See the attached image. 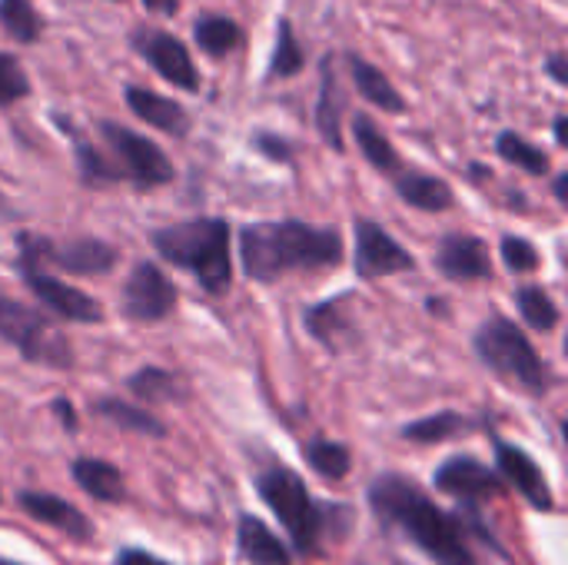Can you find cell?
Segmentation results:
<instances>
[{
  "label": "cell",
  "instance_id": "2",
  "mask_svg": "<svg viewBox=\"0 0 568 565\" xmlns=\"http://www.w3.org/2000/svg\"><path fill=\"white\" fill-rule=\"evenodd\" d=\"M240 260L250 280L273 283L296 270L336 266L343 260V236L333 226H310L300 220L253 223L240 233Z\"/></svg>",
  "mask_w": 568,
  "mask_h": 565
},
{
  "label": "cell",
  "instance_id": "38",
  "mask_svg": "<svg viewBox=\"0 0 568 565\" xmlns=\"http://www.w3.org/2000/svg\"><path fill=\"white\" fill-rule=\"evenodd\" d=\"M546 73H549L559 87H568V57L562 50H556V53L546 57Z\"/></svg>",
  "mask_w": 568,
  "mask_h": 565
},
{
  "label": "cell",
  "instance_id": "22",
  "mask_svg": "<svg viewBox=\"0 0 568 565\" xmlns=\"http://www.w3.org/2000/svg\"><path fill=\"white\" fill-rule=\"evenodd\" d=\"M353 137H356V147L363 150V157L379 170V173H389V176H396V173H403L406 167H403V160H399V153H396V147H393V140L376 127V120L369 117V113H353Z\"/></svg>",
  "mask_w": 568,
  "mask_h": 565
},
{
  "label": "cell",
  "instance_id": "34",
  "mask_svg": "<svg viewBox=\"0 0 568 565\" xmlns=\"http://www.w3.org/2000/svg\"><path fill=\"white\" fill-rule=\"evenodd\" d=\"M343 310H346V296L306 310V326H310V333H313L316 340H323V343H336V333L349 323V320L343 316Z\"/></svg>",
  "mask_w": 568,
  "mask_h": 565
},
{
  "label": "cell",
  "instance_id": "19",
  "mask_svg": "<svg viewBox=\"0 0 568 565\" xmlns=\"http://www.w3.org/2000/svg\"><path fill=\"white\" fill-rule=\"evenodd\" d=\"M126 107L143 123H150V127H156V130H163L170 137H186L190 133V113L176 100H170V97H163V93H156L150 87H126Z\"/></svg>",
  "mask_w": 568,
  "mask_h": 565
},
{
  "label": "cell",
  "instance_id": "17",
  "mask_svg": "<svg viewBox=\"0 0 568 565\" xmlns=\"http://www.w3.org/2000/svg\"><path fill=\"white\" fill-rule=\"evenodd\" d=\"M343 113H346V93L339 87V73L333 63V53L320 60V100H316V130L323 143H329L336 153H343Z\"/></svg>",
  "mask_w": 568,
  "mask_h": 565
},
{
  "label": "cell",
  "instance_id": "23",
  "mask_svg": "<svg viewBox=\"0 0 568 565\" xmlns=\"http://www.w3.org/2000/svg\"><path fill=\"white\" fill-rule=\"evenodd\" d=\"M70 473L90 500H97V503H120L123 500V476L116 466L93 460V456H80V460H73Z\"/></svg>",
  "mask_w": 568,
  "mask_h": 565
},
{
  "label": "cell",
  "instance_id": "8",
  "mask_svg": "<svg viewBox=\"0 0 568 565\" xmlns=\"http://www.w3.org/2000/svg\"><path fill=\"white\" fill-rule=\"evenodd\" d=\"M97 130L106 140V147L113 153V167L120 170L123 180H133L143 190H153V186H163L173 180V163L150 137L136 133L123 123H113V120H100Z\"/></svg>",
  "mask_w": 568,
  "mask_h": 565
},
{
  "label": "cell",
  "instance_id": "16",
  "mask_svg": "<svg viewBox=\"0 0 568 565\" xmlns=\"http://www.w3.org/2000/svg\"><path fill=\"white\" fill-rule=\"evenodd\" d=\"M20 509L30 519L43 523L50 529H60L63 536H70L77 543H90L93 539V523L77 506H70L60 496H50V493H20Z\"/></svg>",
  "mask_w": 568,
  "mask_h": 565
},
{
  "label": "cell",
  "instance_id": "11",
  "mask_svg": "<svg viewBox=\"0 0 568 565\" xmlns=\"http://www.w3.org/2000/svg\"><path fill=\"white\" fill-rule=\"evenodd\" d=\"M133 50L163 77L170 80L173 87L186 90V93H196L200 90V73H196V63L186 50V43L166 30H153V27H140L133 30Z\"/></svg>",
  "mask_w": 568,
  "mask_h": 565
},
{
  "label": "cell",
  "instance_id": "21",
  "mask_svg": "<svg viewBox=\"0 0 568 565\" xmlns=\"http://www.w3.org/2000/svg\"><path fill=\"white\" fill-rule=\"evenodd\" d=\"M236 546L240 556L253 565H293L290 549L283 546L280 536H273V529L266 523H260L256 516H240L236 526Z\"/></svg>",
  "mask_w": 568,
  "mask_h": 565
},
{
  "label": "cell",
  "instance_id": "24",
  "mask_svg": "<svg viewBox=\"0 0 568 565\" xmlns=\"http://www.w3.org/2000/svg\"><path fill=\"white\" fill-rule=\"evenodd\" d=\"M193 40L206 57H230L243 47V27L223 13H203L193 23Z\"/></svg>",
  "mask_w": 568,
  "mask_h": 565
},
{
  "label": "cell",
  "instance_id": "7",
  "mask_svg": "<svg viewBox=\"0 0 568 565\" xmlns=\"http://www.w3.org/2000/svg\"><path fill=\"white\" fill-rule=\"evenodd\" d=\"M17 243H20V266H33V270L57 266L73 276H103L116 266V250L93 236L53 243L47 236L20 233Z\"/></svg>",
  "mask_w": 568,
  "mask_h": 565
},
{
  "label": "cell",
  "instance_id": "13",
  "mask_svg": "<svg viewBox=\"0 0 568 565\" xmlns=\"http://www.w3.org/2000/svg\"><path fill=\"white\" fill-rule=\"evenodd\" d=\"M433 483H436V490L456 496L466 509H473L476 503L493 500V496L503 493L499 473H493L489 466H483V463L473 460V456H453V460H446V463L436 470Z\"/></svg>",
  "mask_w": 568,
  "mask_h": 565
},
{
  "label": "cell",
  "instance_id": "42",
  "mask_svg": "<svg viewBox=\"0 0 568 565\" xmlns=\"http://www.w3.org/2000/svg\"><path fill=\"white\" fill-rule=\"evenodd\" d=\"M568 120H566V113H559V117H556V123H552V130H556V143H559V147H566L568 143V127H566Z\"/></svg>",
  "mask_w": 568,
  "mask_h": 565
},
{
  "label": "cell",
  "instance_id": "15",
  "mask_svg": "<svg viewBox=\"0 0 568 565\" xmlns=\"http://www.w3.org/2000/svg\"><path fill=\"white\" fill-rule=\"evenodd\" d=\"M496 463H499V480L516 486L529 500L532 509H539V513H552L556 509V496L549 493V483H546L542 470L532 463V456H526L519 446L496 443Z\"/></svg>",
  "mask_w": 568,
  "mask_h": 565
},
{
  "label": "cell",
  "instance_id": "10",
  "mask_svg": "<svg viewBox=\"0 0 568 565\" xmlns=\"http://www.w3.org/2000/svg\"><path fill=\"white\" fill-rule=\"evenodd\" d=\"M353 236H356V253H353V266L363 280H383V276H396V273H409L416 270V256L409 250H403L389 230H383L373 220H356L353 223Z\"/></svg>",
  "mask_w": 568,
  "mask_h": 565
},
{
  "label": "cell",
  "instance_id": "6",
  "mask_svg": "<svg viewBox=\"0 0 568 565\" xmlns=\"http://www.w3.org/2000/svg\"><path fill=\"white\" fill-rule=\"evenodd\" d=\"M0 340L17 346V353L37 366L63 370L73 363L70 340L43 313H37L10 296H0Z\"/></svg>",
  "mask_w": 568,
  "mask_h": 565
},
{
  "label": "cell",
  "instance_id": "44",
  "mask_svg": "<svg viewBox=\"0 0 568 565\" xmlns=\"http://www.w3.org/2000/svg\"><path fill=\"white\" fill-rule=\"evenodd\" d=\"M0 565H17V563H3V559H0Z\"/></svg>",
  "mask_w": 568,
  "mask_h": 565
},
{
  "label": "cell",
  "instance_id": "26",
  "mask_svg": "<svg viewBox=\"0 0 568 565\" xmlns=\"http://www.w3.org/2000/svg\"><path fill=\"white\" fill-rule=\"evenodd\" d=\"M303 67H306L303 43L296 40L293 23L283 17V20L276 23V47H273V57H270V80H290V77H296Z\"/></svg>",
  "mask_w": 568,
  "mask_h": 565
},
{
  "label": "cell",
  "instance_id": "40",
  "mask_svg": "<svg viewBox=\"0 0 568 565\" xmlns=\"http://www.w3.org/2000/svg\"><path fill=\"white\" fill-rule=\"evenodd\" d=\"M150 13H166V17H173L176 10H180V0H140Z\"/></svg>",
  "mask_w": 568,
  "mask_h": 565
},
{
  "label": "cell",
  "instance_id": "29",
  "mask_svg": "<svg viewBox=\"0 0 568 565\" xmlns=\"http://www.w3.org/2000/svg\"><path fill=\"white\" fill-rule=\"evenodd\" d=\"M0 23L17 43H37L43 33V17L30 0H0Z\"/></svg>",
  "mask_w": 568,
  "mask_h": 565
},
{
  "label": "cell",
  "instance_id": "36",
  "mask_svg": "<svg viewBox=\"0 0 568 565\" xmlns=\"http://www.w3.org/2000/svg\"><path fill=\"white\" fill-rule=\"evenodd\" d=\"M499 253H503V263L513 273H532L539 266V250L529 240H523V236H503Z\"/></svg>",
  "mask_w": 568,
  "mask_h": 565
},
{
  "label": "cell",
  "instance_id": "30",
  "mask_svg": "<svg viewBox=\"0 0 568 565\" xmlns=\"http://www.w3.org/2000/svg\"><path fill=\"white\" fill-rule=\"evenodd\" d=\"M516 306L523 313V320L532 326V330H556L559 326V306L552 303V296L542 290V286H519L516 290Z\"/></svg>",
  "mask_w": 568,
  "mask_h": 565
},
{
  "label": "cell",
  "instance_id": "12",
  "mask_svg": "<svg viewBox=\"0 0 568 565\" xmlns=\"http://www.w3.org/2000/svg\"><path fill=\"white\" fill-rule=\"evenodd\" d=\"M20 276L30 286V293L47 310H53L57 316L73 320V323H100L103 320V306L93 296H87L83 290L70 286V283H63V280H57V276H50L43 270H33V266H20Z\"/></svg>",
  "mask_w": 568,
  "mask_h": 565
},
{
  "label": "cell",
  "instance_id": "1",
  "mask_svg": "<svg viewBox=\"0 0 568 565\" xmlns=\"http://www.w3.org/2000/svg\"><path fill=\"white\" fill-rule=\"evenodd\" d=\"M369 509L386 529L406 533L436 565H479L466 543V523L443 513L413 480L389 473L369 486Z\"/></svg>",
  "mask_w": 568,
  "mask_h": 565
},
{
  "label": "cell",
  "instance_id": "4",
  "mask_svg": "<svg viewBox=\"0 0 568 565\" xmlns=\"http://www.w3.org/2000/svg\"><path fill=\"white\" fill-rule=\"evenodd\" d=\"M476 356L483 366H489L496 376L529 390V393H546L552 386V370L539 360L536 346L529 336L506 316L486 320L476 336H473Z\"/></svg>",
  "mask_w": 568,
  "mask_h": 565
},
{
  "label": "cell",
  "instance_id": "32",
  "mask_svg": "<svg viewBox=\"0 0 568 565\" xmlns=\"http://www.w3.org/2000/svg\"><path fill=\"white\" fill-rule=\"evenodd\" d=\"M306 463L323 476V480H343L353 466V456L343 443H329V440H313L306 446Z\"/></svg>",
  "mask_w": 568,
  "mask_h": 565
},
{
  "label": "cell",
  "instance_id": "41",
  "mask_svg": "<svg viewBox=\"0 0 568 565\" xmlns=\"http://www.w3.org/2000/svg\"><path fill=\"white\" fill-rule=\"evenodd\" d=\"M53 413H57L60 420H67V430H77V416H73V410H70L67 400H53Z\"/></svg>",
  "mask_w": 568,
  "mask_h": 565
},
{
  "label": "cell",
  "instance_id": "31",
  "mask_svg": "<svg viewBox=\"0 0 568 565\" xmlns=\"http://www.w3.org/2000/svg\"><path fill=\"white\" fill-rule=\"evenodd\" d=\"M469 420L459 416V413H436V416H426V420H416L403 430L406 440L413 443H443V440H453V436H463L469 433Z\"/></svg>",
  "mask_w": 568,
  "mask_h": 565
},
{
  "label": "cell",
  "instance_id": "33",
  "mask_svg": "<svg viewBox=\"0 0 568 565\" xmlns=\"http://www.w3.org/2000/svg\"><path fill=\"white\" fill-rule=\"evenodd\" d=\"M77 167H80V176L87 186H106V183H116L123 180L120 170L113 167V160H106L97 147L77 140Z\"/></svg>",
  "mask_w": 568,
  "mask_h": 565
},
{
  "label": "cell",
  "instance_id": "18",
  "mask_svg": "<svg viewBox=\"0 0 568 565\" xmlns=\"http://www.w3.org/2000/svg\"><path fill=\"white\" fill-rule=\"evenodd\" d=\"M346 67H349V77H353V87L359 90V97L373 107H379L383 113H406V97L396 90V83L376 67L369 63L366 57H359L356 50H346L343 53Z\"/></svg>",
  "mask_w": 568,
  "mask_h": 565
},
{
  "label": "cell",
  "instance_id": "43",
  "mask_svg": "<svg viewBox=\"0 0 568 565\" xmlns=\"http://www.w3.org/2000/svg\"><path fill=\"white\" fill-rule=\"evenodd\" d=\"M556 200H559V203H568V173H559V176H556Z\"/></svg>",
  "mask_w": 568,
  "mask_h": 565
},
{
  "label": "cell",
  "instance_id": "37",
  "mask_svg": "<svg viewBox=\"0 0 568 565\" xmlns=\"http://www.w3.org/2000/svg\"><path fill=\"white\" fill-rule=\"evenodd\" d=\"M253 147H256L266 160H276V163H290V160H293V147H290L283 137H276V133H266V130L253 133Z\"/></svg>",
  "mask_w": 568,
  "mask_h": 565
},
{
  "label": "cell",
  "instance_id": "20",
  "mask_svg": "<svg viewBox=\"0 0 568 565\" xmlns=\"http://www.w3.org/2000/svg\"><path fill=\"white\" fill-rule=\"evenodd\" d=\"M393 180H396L399 200L416 206V210L443 213V210H449L456 203V193L443 176H433V173H423V170H403Z\"/></svg>",
  "mask_w": 568,
  "mask_h": 565
},
{
  "label": "cell",
  "instance_id": "3",
  "mask_svg": "<svg viewBox=\"0 0 568 565\" xmlns=\"http://www.w3.org/2000/svg\"><path fill=\"white\" fill-rule=\"evenodd\" d=\"M153 250L196 276V283L206 293H223L230 290L233 280V263H230V223L220 216H203V220H186V223H170L150 233Z\"/></svg>",
  "mask_w": 568,
  "mask_h": 565
},
{
  "label": "cell",
  "instance_id": "28",
  "mask_svg": "<svg viewBox=\"0 0 568 565\" xmlns=\"http://www.w3.org/2000/svg\"><path fill=\"white\" fill-rule=\"evenodd\" d=\"M496 153H499L506 163H513V167H519V170H526V173H532V176H546V173H549V153L539 150L536 143H529L526 137L513 133V130L499 133Z\"/></svg>",
  "mask_w": 568,
  "mask_h": 565
},
{
  "label": "cell",
  "instance_id": "39",
  "mask_svg": "<svg viewBox=\"0 0 568 565\" xmlns=\"http://www.w3.org/2000/svg\"><path fill=\"white\" fill-rule=\"evenodd\" d=\"M116 565H170V563H163L160 556L143 553V549H123V553L116 556Z\"/></svg>",
  "mask_w": 568,
  "mask_h": 565
},
{
  "label": "cell",
  "instance_id": "35",
  "mask_svg": "<svg viewBox=\"0 0 568 565\" xmlns=\"http://www.w3.org/2000/svg\"><path fill=\"white\" fill-rule=\"evenodd\" d=\"M30 93V77L13 53L0 50V107H10Z\"/></svg>",
  "mask_w": 568,
  "mask_h": 565
},
{
  "label": "cell",
  "instance_id": "27",
  "mask_svg": "<svg viewBox=\"0 0 568 565\" xmlns=\"http://www.w3.org/2000/svg\"><path fill=\"white\" fill-rule=\"evenodd\" d=\"M130 393H136L143 403H166V400H183L186 390L180 383L176 373H166V370H156V366H146V370H136L130 380H126Z\"/></svg>",
  "mask_w": 568,
  "mask_h": 565
},
{
  "label": "cell",
  "instance_id": "14",
  "mask_svg": "<svg viewBox=\"0 0 568 565\" xmlns=\"http://www.w3.org/2000/svg\"><path fill=\"white\" fill-rule=\"evenodd\" d=\"M436 270L453 283H476V280H489L493 260L479 236L449 233V236H443V243L436 250Z\"/></svg>",
  "mask_w": 568,
  "mask_h": 565
},
{
  "label": "cell",
  "instance_id": "5",
  "mask_svg": "<svg viewBox=\"0 0 568 565\" xmlns=\"http://www.w3.org/2000/svg\"><path fill=\"white\" fill-rule=\"evenodd\" d=\"M256 493H260V500L273 509V516L283 523V529L293 536L296 549L313 553L316 543H320V536H323L326 513H323V506L310 496V490L303 486V480H300L293 470L273 463V466H266V470L256 476Z\"/></svg>",
  "mask_w": 568,
  "mask_h": 565
},
{
  "label": "cell",
  "instance_id": "9",
  "mask_svg": "<svg viewBox=\"0 0 568 565\" xmlns=\"http://www.w3.org/2000/svg\"><path fill=\"white\" fill-rule=\"evenodd\" d=\"M176 306V286L156 263H136L120 293V313L133 323H156Z\"/></svg>",
  "mask_w": 568,
  "mask_h": 565
},
{
  "label": "cell",
  "instance_id": "25",
  "mask_svg": "<svg viewBox=\"0 0 568 565\" xmlns=\"http://www.w3.org/2000/svg\"><path fill=\"white\" fill-rule=\"evenodd\" d=\"M93 410H97V416L113 420L120 430L143 433V436H153V440H163V436H166V426H163L156 416H150L146 410L133 406V403H123V400H100Z\"/></svg>",
  "mask_w": 568,
  "mask_h": 565
}]
</instances>
